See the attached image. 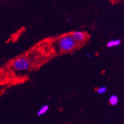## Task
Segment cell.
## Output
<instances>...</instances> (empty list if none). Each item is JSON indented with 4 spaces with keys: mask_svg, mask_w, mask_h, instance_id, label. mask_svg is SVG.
Instances as JSON below:
<instances>
[{
    "mask_svg": "<svg viewBox=\"0 0 124 124\" xmlns=\"http://www.w3.org/2000/svg\"><path fill=\"white\" fill-rule=\"evenodd\" d=\"M59 48L62 51L69 52L74 49L77 46V41L71 35L61 37L58 41Z\"/></svg>",
    "mask_w": 124,
    "mask_h": 124,
    "instance_id": "obj_1",
    "label": "cell"
},
{
    "mask_svg": "<svg viewBox=\"0 0 124 124\" xmlns=\"http://www.w3.org/2000/svg\"><path fill=\"white\" fill-rule=\"evenodd\" d=\"M12 66L16 70H27L30 67V62L27 59L20 57L12 62Z\"/></svg>",
    "mask_w": 124,
    "mask_h": 124,
    "instance_id": "obj_2",
    "label": "cell"
},
{
    "mask_svg": "<svg viewBox=\"0 0 124 124\" xmlns=\"http://www.w3.org/2000/svg\"><path fill=\"white\" fill-rule=\"evenodd\" d=\"M71 36L78 43H82L85 40L86 38V33L82 31H75L71 33Z\"/></svg>",
    "mask_w": 124,
    "mask_h": 124,
    "instance_id": "obj_3",
    "label": "cell"
},
{
    "mask_svg": "<svg viewBox=\"0 0 124 124\" xmlns=\"http://www.w3.org/2000/svg\"><path fill=\"white\" fill-rule=\"evenodd\" d=\"M121 43V40L117 39V40H112L109 41L107 43V47L108 48H112L114 46H117Z\"/></svg>",
    "mask_w": 124,
    "mask_h": 124,
    "instance_id": "obj_4",
    "label": "cell"
},
{
    "mask_svg": "<svg viewBox=\"0 0 124 124\" xmlns=\"http://www.w3.org/2000/svg\"><path fill=\"white\" fill-rule=\"evenodd\" d=\"M49 106L48 105H44L39 109V110L37 112V116H41L42 115L45 114V113H46L47 111L49 110Z\"/></svg>",
    "mask_w": 124,
    "mask_h": 124,
    "instance_id": "obj_5",
    "label": "cell"
},
{
    "mask_svg": "<svg viewBox=\"0 0 124 124\" xmlns=\"http://www.w3.org/2000/svg\"><path fill=\"white\" fill-rule=\"evenodd\" d=\"M118 101H119V98L116 95H112L110 96V97L109 98V102L110 104V105L112 106H116L117 105V103H118Z\"/></svg>",
    "mask_w": 124,
    "mask_h": 124,
    "instance_id": "obj_6",
    "label": "cell"
},
{
    "mask_svg": "<svg viewBox=\"0 0 124 124\" xmlns=\"http://www.w3.org/2000/svg\"><path fill=\"white\" fill-rule=\"evenodd\" d=\"M106 91L107 88L105 87V86H101V87L98 88L96 90V92L100 94H104L105 93H106Z\"/></svg>",
    "mask_w": 124,
    "mask_h": 124,
    "instance_id": "obj_7",
    "label": "cell"
},
{
    "mask_svg": "<svg viewBox=\"0 0 124 124\" xmlns=\"http://www.w3.org/2000/svg\"><path fill=\"white\" fill-rule=\"evenodd\" d=\"M86 57H87L88 58H90V57H91V54H90V53L87 54H86Z\"/></svg>",
    "mask_w": 124,
    "mask_h": 124,
    "instance_id": "obj_8",
    "label": "cell"
}]
</instances>
